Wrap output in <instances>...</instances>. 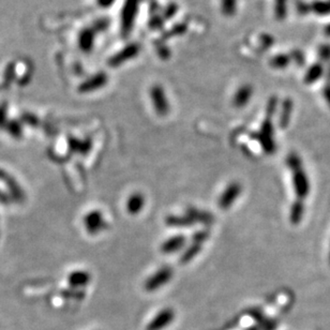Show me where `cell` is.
<instances>
[{
	"label": "cell",
	"instance_id": "obj_4",
	"mask_svg": "<svg viewBox=\"0 0 330 330\" xmlns=\"http://www.w3.org/2000/svg\"><path fill=\"white\" fill-rule=\"evenodd\" d=\"M174 272L169 266H163L157 270L155 274L151 275L149 278L145 281L144 288L147 292H156V290L160 289L173 278Z\"/></svg>",
	"mask_w": 330,
	"mask_h": 330
},
{
	"label": "cell",
	"instance_id": "obj_13",
	"mask_svg": "<svg viewBox=\"0 0 330 330\" xmlns=\"http://www.w3.org/2000/svg\"><path fill=\"white\" fill-rule=\"evenodd\" d=\"M96 41V34L94 28H85L78 35V48L84 53H90L94 50Z\"/></svg>",
	"mask_w": 330,
	"mask_h": 330
},
{
	"label": "cell",
	"instance_id": "obj_28",
	"mask_svg": "<svg viewBox=\"0 0 330 330\" xmlns=\"http://www.w3.org/2000/svg\"><path fill=\"white\" fill-rule=\"evenodd\" d=\"M318 57L320 62H330V44L325 43L319 46L318 49Z\"/></svg>",
	"mask_w": 330,
	"mask_h": 330
},
{
	"label": "cell",
	"instance_id": "obj_3",
	"mask_svg": "<svg viewBox=\"0 0 330 330\" xmlns=\"http://www.w3.org/2000/svg\"><path fill=\"white\" fill-rule=\"evenodd\" d=\"M149 95L151 104H153V108L156 113L161 117L168 115L170 110V104L167 99L166 92H165L162 86L158 84L151 86Z\"/></svg>",
	"mask_w": 330,
	"mask_h": 330
},
{
	"label": "cell",
	"instance_id": "obj_27",
	"mask_svg": "<svg viewBox=\"0 0 330 330\" xmlns=\"http://www.w3.org/2000/svg\"><path fill=\"white\" fill-rule=\"evenodd\" d=\"M0 179H3L6 184H8V187L11 189L12 191V193H13V196L15 197L16 200H23L24 199V194L22 192V190L21 188H19L16 182L12 179V178L8 177L6 176V174H4L3 171H0Z\"/></svg>",
	"mask_w": 330,
	"mask_h": 330
},
{
	"label": "cell",
	"instance_id": "obj_43",
	"mask_svg": "<svg viewBox=\"0 0 330 330\" xmlns=\"http://www.w3.org/2000/svg\"><path fill=\"white\" fill-rule=\"evenodd\" d=\"M295 1H297V0H295Z\"/></svg>",
	"mask_w": 330,
	"mask_h": 330
},
{
	"label": "cell",
	"instance_id": "obj_37",
	"mask_svg": "<svg viewBox=\"0 0 330 330\" xmlns=\"http://www.w3.org/2000/svg\"><path fill=\"white\" fill-rule=\"evenodd\" d=\"M108 26H109V21L108 19H99V21L97 22V26L94 28V29H99V30H105L108 28Z\"/></svg>",
	"mask_w": 330,
	"mask_h": 330
},
{
	"label": "cell",
	"instance_id": "obj_41",
	"mask_svg": "<svg viewBox=\"0 0 330 330\" xmlns=\"http://www.w3.org/2000/svg\"><path fill=\"white\" fill-rule=\"evenodd\" d=\"M324 34H325V36H327V37L330 38V24L327 25L326 27H325V29H324Z\"/></svg>",
	"mask_w": 330,
	"mask_h": 330
},
{
	"label": "cell",
	"instance_id": "obj_21",
	"mask_svg": "<svg viewBox=\"0 0 330 330\" xmlns=\"http://www.w3.org/2000/svg\"><path fill=\"white\" fill-rule=\"evenodd\" d=\"M92 143L90 140H77V138H70L69 141V147L70 150L73 151V153L77 154H82L86 155L89 153V150L91 149Z\"/></svg>",
	"mask_w": 330,
	"mask_h": 330
},
{
	"label": "cell",
	"instance_id": "obj_10",
	"mask_svg": "<svg viewBox=\"0 0 330 330\" xmlns=\"http://www.w3.org/2000/svg\"><path fill=\"white\" fill-rule=\"evenodd\" d=\"M175 320V311L170 308L162 309L155 318L149 322L146 330H163L168 327Z\"/></svg>",
	"mask_w": 330,
	"mask_h": 330
},
{
	"label": "cell",
	"instance_id": "obj_17",
	"mask_svg": "<svg viewBox=\"0 0 330 330\" xmlns=\"http://www.w3.org/2000/svg\"><path fill=\"white\" fill-rule=\"evenodd\" d=\"M165 223H166V225L169 227H178V228L190 227L195 224V222L191 219L188 215H186V216L170 215V216L166 217V219H165Z\"/></svg>",
	"mask_w": 330,
	"mask_h": 330
},
{
	"label": "cell",
	"instance_id": "obj_5",
	"mask_svg": "<svg viewBox=\"0 0 330 330\" xmlns=\"http://www.w3.org/2000/svg\"><path fill=\"white\" fill-rule=\"evenodd\" d=\"M293 186L297 200L303 201L309 195L310 182L303 167H298L292 170Z\"/></svg>",
	"mask_w": 330,
	"mask_h": 330
},
{
	"label": "cell",
	"instance_id": "obj_40",
	"mask_svg": "<svg viewBox=\"0 0 330 330\" xmlns=\"http://www.w3.org/2000/svg\"><path fill=\"white\" fill-rule=\"evenodd\" d=\"M325 75H326V80H327V83H330V63H329V67H328L327 71L325 72Z\"/></svg>",
	"mask_w": 330,
	"mask_h": 330
},
{
	"label": "cell",
	"instance_id": "obj_42",
	"mask_svg": "<svg viewBox=\"0 0 330 330\" xmlns=\"http://www.w3.org/2000/svg\"><path fill=\"white\" fill-rule=\"evenodd\" d=\"M329 261H330V253H329Z\"/></svg>",
	"mask_w": 330,
	"mask_h": 330
},
{
	"label": "cell",
	"instance_id": "obj_23",
	"mask_svg": "<svg viewBox=\"0 0 330 330\" xmlns=\"http://www.w3.org/2000/svg\"><path fill=\"white\" fill-rule=\"evenodd\" d=\"M220 10L224 16H234L238 10V0H220Z\"/></svg>",
	"mask_w": 330,
	"mask_h": 330
},
{
	"label": "cell",
	"instance_id": "obj_38",
	"mask_svg": "<svg viewBox=\"0 0 330 330\" xmlns=\"http://www.w3.org/2000/svg\"><path fill=\"white\" fill-rule=\"evenodd\" d=\"M5 119H6V115H5V107H0V128H2L5 124Z\"/></svg>",
	"mask_w": 330,
	"mask_h": 330
},
{
	"label": "cell",
	"instance_id": "obj_12",
	"mask_svg": "<svg viewBox=\"0 0 330 330\" xmlns=\"http://www.w3.org/2000/svg\"><path fill=\"white\" fill-rule=\"evenodd\" d=\"M253 96V87L251 85L245 84L240 86L235 92L233 98V105L236 109H243L250 102Z\"/></svg>",
	"mask_w": 330,
	"mask_h": 330
},
{
	"label": "cell",
	"instance_id": "obj_19",
	"mask_svg": "<svg viewBox=\"0 0 330 330\" xmlns=\"http://www.w3.org/2000/svg\"><path fill=\"white\" fill-rule=\"evenodd\" d=\"M186 215H188L191 219H192L195 223L200 222L203 224H210L214 222V216L207 213V211H204L201 209H197L194 207H189L187 209Z\"/></svg>",
	"mask_w": 330,
	"mask_h": 330
},
{
	"label": "cell",
	"instance_id": "obj_18",
	"mask_svg": "<svg viewBox=\"0 0 330 330\" xmlns=\"http://www.w3.org/2000/svg\"><path fill=\"white\" fill-rule=\"evenodd\" d=\"M293 108H294L293 101L290 100L289 98L285 99V100L283 101L281 111H280V117H279V127L281 129L287 128V125L290 120V117H292Z\"/></svg>",
	"mask_w": 330,
	"mask_h": 330
},
{
	"label": "cell",
	"instance_id": "obj_32",
	"mask_svg": "<svg viewBox=\"0 0 330 330\" xmlns=\"http://www.w3.org/2000/svg\"><path fill=\"white\" fill-rule=\"evenodd\" d=\"M278 98L272 97L267 102V108H266V116L267 117H274L275 114L276 109H278Z\"/></svg>",
	"mask_w": 330,
	"mask_h": 330
},
{
	"label": "cell",
	"instance_id": "obj_9",
	"mask_svg": "<svg viewBox=\"0 0 330 330\" xmlns=\"http://www.w3.org/2000/svg\"><path fill=\"white\" fill-rule=\"evenodd\" d=\"M109 83V75L104 72H98V73L90 76L88 80H86L82 85L78 87V91L82 94H90V92H95L103 88Z\"/></svg>",
	"mask_w": 330,
	"mask_h": 330
},
{
	"label": "cell",
	"instance_id": "obj_35",
	"mask_svg": "<svg viewBox=\"0 0 330 330\" xmlns=\"http://www.w3.org/2000/svg\"><path fill=\"white\" fill-rule=\"evenodd\" d=\"M9 131H10V134H12L14 137H19L22 135L21 125L15 121H13L9 124Z\"/></svg>",
	"mask_w": 330,
	"mask_h": 330
},
{
	"label": "cell",
	"instance_id": "obj_29",
	"mask_svg": "<svg viewBox=\"0 0 330 330\" xmlns=\"http://www.w3.org/2000/svg\"><path fill=\"white\" fill-rule=\"evenodd\" d=\"M290 60L294 61L297 67H303L306 64V56L300 50H294L289 54Z\"/></svg>",
	"mask_w": 330,
	"mask_h": 330
},
{
	"label": "cell",
	"instance_id": "obj_22",
	"mask_svg": "<svg viewBox=\"0 0 330 330\" xmlns=\"http://www.w3.org/2000/svg\"><path fill=\"white\" fill-rule=\"evenodd\" d=\"M202 248H203L202 243L192 241V243H191V245L186 249V251H184L183 254L180 256V264H183L184 265V264L190 263L197 254H200Z\"/></svg>",
	"mask_w": 330,
	"mask_h": 330
},
{
	"label": "cell",
	"instance_id": "obj_1",
	"mask_svg": "<svg viewBox=\"0 0 330 330\" xmlns=\"http://www.w3.org/2000/svg\"><path fill=\"white\" fill-rule=\"evenodd\" d=\"M274 135H275V130L273 124V118L266 116L265 120H264L262 123L260 131L252 134V137L261 145L264 153L267 155H273L275 154V151L276 149Z\"/></svg>",
	"mask_w": 330,
	"mask_h": 330
},
{
	"label": "cell",
	"instance_id": "obj_6",
	"mask_svg": "<svg viewBox=\"0 0 330 330\" xmlns=\"http://www.w3.org/2000/svg\"><path fill=\"white\" fill-rule=\"evenodd\" d=\"M84 226L90 235H96L103 232L108 227V223L100 210H92L85 216Z\"/></svg>",
	"mask_w": 330,
	"mask_h": 330
},
{
	"label": "cell",
	"instance_id": "obj_30",
	"mask_svg": "<svg viewBox=\"0 0 330 330\" xmlns=\"http://www.w3.org/2000/svg\"><path fill=\"white\" fill-rule=\"evenodd\" d=\"M295 9H296L297 13L302 16L308 15L309 13L312 12L311 3L303 1V0H297V1H295Z\"/></svg>",
	"mask_w": 330,
	"mask_h": 330
},
{
	"label": "cell",
	"instance_id": "obj_15",
	"mask_svg": "<svg viewBox=\"0 0 330 330\" xmlns=\"http://www.w3.org/2000/svg\"><path fill=\"white\" fill-rule=\"evenodd\" d=\"M324 74H325V69L323 67V63L315 62L307 70L303 80H305L306 84L311 85L318 82L321 77L324 76Z\"/></svg>",
	"mask_w": 330,
	"mask_h": 330
},
{
	"label": "cell",
	"instance_id": "obj_11",
	"mask_svg": "<svg viewBox=\"0 0 330 330\" xmlns=\"http://www.w3.org/2000/svg\"><path fill=\"white\" fill-rule=\"evenodd\" d=\"M187 243V238L183 235H175L169 237L161 245V252L163 254H174L184 248Z\"/></svg>",
	"mask_w": 330,
	"mask_h": 330
},
{
	"label": "cell",
	"instance_id": "obj_24",
	"mask_svg": "<svg viewBox=\"0 0 330 330\" xmlns=\"http://www.w3.org/2000/svg\"><path fill=\"white\" fill-rule=\"evenodd\" d=\"M274 12L276 19H285L288 14V0H274Z\"/></svg>",
	"mask_w": 330,
	"mask_h": 330
},
{
	"label": "cell",
	"instance_id": "obj_39",
	"mask_svg": "<svg viewBox=\"0 0 330 330\" xmlns=\"http://www.w3.org/2000/svg\"><path fill=\"white\" fill-rule=\"evenodd\" d=\"M98 4L102 8H110V6L115 2V0H97Z\"/></svg>",
	"mask_w": 330,
	"mask_h": 330
},
{
	"label": "cell",
	"instance_id": "obj_34",
	"mask_svg": "<svg viewBox=\"0 0 330 330\" xmlns=\"http://www.w3.org/2000/svg\"><path fill=\"white\" fill-rule=\"evenodd\" d=\"M275 43V39L270 35H263L261 37V46L264 50H269Z\"/></svg>",
	"mask_w": 330,
	"mask_h": 330
},
{
	"label": "cell",
	"instance_id": "obj_26",
	"mask_svg": "<svg viewBox=\"0 0 330 330\" xmlns=\"http://www.w3.org/2000/svg\"><path fill=\"white\" fill-rule=\"evenodd\" d=\"M290 62H292V60H290L289 54H278L270 59L269 63L274 69L281 70V69L287 68Z\"/></svg>",
	"mask_w": 330,
	"mask_h": 330
},
{
	"label": "cell",
	"instance_id": "obj_25",
	"mask_svg": "<svg viewBox=\"0 0 330 330\" xmlns=\"http://www.w3.org/2000/svg\"><path fill=\"white\" fill-rule=\"evenodd\" d=\"M311 9L316 15H330V0H315L311 3Z\"/></svg>",
	"mask_w": 330,
	"mask_h": 330
},
{
	"label": "cell",
	"instance_id": "obj_14",
	"mask_svg": "<svg viewBox=\"0 0 330 330\" xmlns=\"http://www.w3.org/2000/svg\"><path fill=\"white\" fill-rule=\"evenodd\" d=\"M145 203H146L145 196L140 192H135L128 197V201L125 203V208H127L129 215L136 216L142 213Z\"/></svg>",
	"mask_w": 330,
	"mask_h": 330
},
{
	"label": "cell",
	"instance_id": "obj_16",
	"mask_svg": "<svg viewBox=\"0 0 330 330\" xmlns=\"http://www.w3.org/2000/svg\"><path fill=\"white\" fill-rule=\"evenodd\" d=\"M69 284L73 287H84L88 285L91 281V275L87 272L83 270H77L69 275Z\"/></svg>",
	"mask_w": 330,
	"mask_h": 330
},
{
	"label": "cell",
	"instance_id": "obj_8",
	"mask_svg": "<svg viewBox=\"0 0 330 330\" xmlns=\"http://www.w3.org/2000/svg\"><path fill=\"white\" fill-rule=\"evenodd\" d=\"M141 52V46L137 43H130L127 46H124L122 50L115 54L109 60L110 67L117 68L121 64H124L127 61L132 60L135 57H137L138 53Z\"/></svg>",
	"mask_w": 330,
	"mask_h": 330
},
{
	"label": "cell",
	"instance_id": "obj_36",
	"mask_svg": "<svg viewBox=\"0 0 330 330\" xmlns=\"http://www.w3.org/2000/svg\"><path fill=\"white\" fill-rule=\"evenodd\" d=\"M323 97H324L326 103L330 108V83H327L324 87H323Z\"/></svg>",
	"mask_w": 330,
	"mask_h": 330
},
{
	"label": "cell",
	"instance_id": "obj_31",
	"mask_svg": "<svg viewBox=\"0 0 330 330\" xmlns=\"http://www.w3.org/2000/svg\"><path fill=\"white\" fill-rule=\"evenodd\" d=\"M286 164H287V166L290 170H293V169H296V168H298V167H301L302 166V162H301V159H300V157L297 155L296 153H290L287 158H286Z\"/></svg>",
	"mask_w": 330,
	"mask_h": 330
},
{
	"label": "cell",
	"instance_id": "obj_7",
	"mask_svg": "<svg viewBox=\"0 0 330 330\" xmlns=\"http://www.w3.org/2000/svg\"><path fill=\"white\" fill-rule=\"evenodd\" d=\"M241 191L242 187L238 181L229 182L219 197V207L222 210H228L240 196Z\"/></svg>",
	"mask_w": 330,
	"mask_h": 330
},
{
	"label": "cell",
	"instance_id": "obj_2",
	"mask_svg": "<svg viewBox=\"0 0 330 330\" xmlns=\"http://www.w3.org/2000/svg\"><path fill=\"white\" fill-rule=\"evenodd\" d=\"M141 0H125L120 14V27L124 36H128L134 27Z\"/></svg>",
	"mask_w": 330,
	"mask_h": 330
},
{
	"label": "cell",
	"instance_id": "obj_33",
	"mask_svg": "<svg viewBox=\"0 0 330 330\" xmlns=\"http://www.w3.org/2000/svg\"><path fill=\"white\" fill-rule=\"evenodd\" d=\"M208 238H209V232H207V230H205V229H202V230H199V232L194 233V235L192 237V241L199 242L203 245V243L205 242Z\"/></svg>",
	"mask_w": 330,
	"mask_h": 330
},
{
	"label": "cell",
	"instance_id": "obj_20",
	"mask_svg": "<svg viewBox=\"0 0 330 330\" xmlns=\"http://www.w3.org/2000/svg\"><path fill=\"white\" fill-rule=\"evenodd\" d=\"M303 215H305V203H303V201H299V200L295 201L292 204V206H290V210H289L290 223L294 224V225L300 223V221L303 218Z\"/></svg>",
	"mask_w": 330,
	"mask_h": 330
}]
</instances>
